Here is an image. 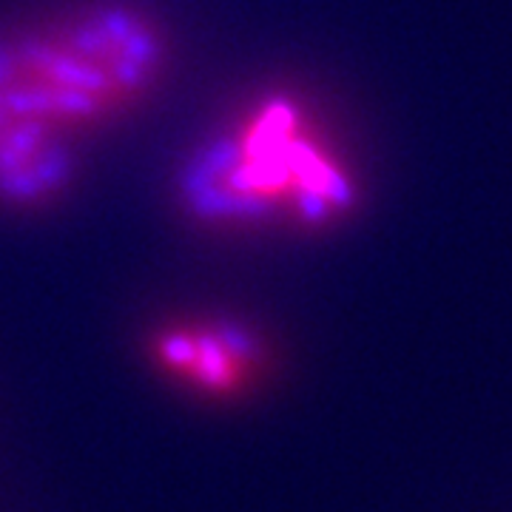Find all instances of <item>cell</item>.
<instances>
[{"instance_id": "obj_1", "label": "cell", "mask_w": 512, "mask_h": 512, "mask_svg": "<svg viewBox=\"0 0 512 512\" xmlns=\"http://www.w3.org/2000/svg\"><path fill=\"white\" fill-rule=\"evenodd\" d=\"M177 202L208 228H330L356 208L359 185L311 111L268 94L188 154Z\"/></svg>"}, {"instance_id": "obj_2", "label": "cell", "mask_w": 512, "mask_h": 512, "mask_svg": "<svg viewBox=\"0 0 512 512\" xmlns=\"http://www.w3.org/2000/svg\"><path fill=\"white\" fill-rule=\"evenodd\" d=\"M160 26L128 3H94L43 29L0 37L23 106L74 137L143 100L165 69Z\"/></svg>"}, {"instance_id": "obj_3", "label": "cell", "mask_w": 512, "mask_h": 512, "mask_svg": "<svg viewBox=\"0 0 512 512\" xmlns=\"http://www.w3.org/2000/svg\"><path fill=\"white\" fill-rule=\"evenodd\" d=\"M148 362L174 387L231 402L259 384L268 350L251 325L231 316H180L148 333Z\"/></svg>"}, {"instance_id": "obj_4", "label": "cell", "mask_w": 512, "mask_h": 512, "mask_svg": "<svg viewBox=\"0 0 512 512\" xmlns=\"http://www.w3.org/2000/svg\"><path fill=\"white\" fill-rule=\"evenodd\" d=\"M77 174L72 137L23 106L0 63V202H55Z\"/></svg>"}]
</instances>
